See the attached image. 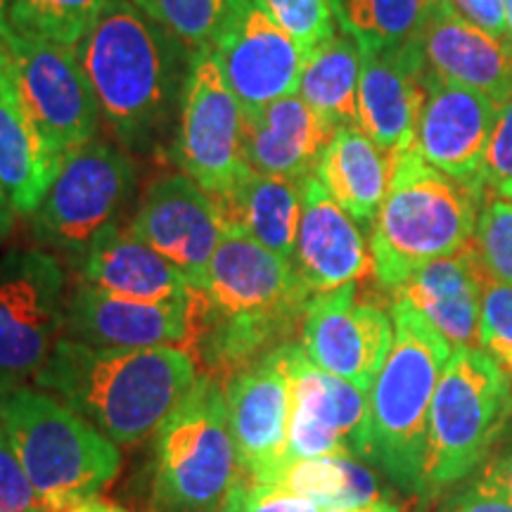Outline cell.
<instances>
[{"instance_id": "obj_1", "label": "cell", "mask_w": 512, "mask_h": 512, "mask_svg": "<svg viewBox=\"0 0 512 512\" xmlns=\"http://www.w3.org/2000/svg\"><path fill=\"white\" fill-rule=\"evenodd\" d=\"M313 294L292 261L242 233H226L195 290L188 349L202 373L226 382L302 332Z\"/></svg>"}, {"instance_id": "obj_2", "label": "cell", "mask_w": 512, "mask_h": 512, "mask_svg": "<svg viewBox=\"0 0 512 512\" xmlns=\"http://www.w3.org/2000/svg\"><path fill=\"white\" fill-rule=\"evenodd\" d=\"M74 53L114 138L136 152L155 147L181 107L192 50L133 0H110Z\"/></svg>"}, {"instance_id": "obj_3", "label": "cell", "mask_w": 512, "mask_h": 512, "mask_svg": "<svg viewBox=\"0 0 512 512\" xmlns=\"http://www.w3.org/2000/svg\"><path fill=\"white\" fill-rule=\"evenodd\" d=\"M185 347L114 349L62 337L34 384L119 448L150 439L197 380Z\"/></svg>"}, {"instance_id": "obj_4", "label": "cell", "mask_w": 512, "mask_h": 512, "mask_svg": "<svg viewBox=\"0 0 512 512\" xmlns=\"http://www.w3.org/2000/svg\"><path fill=\"white\" fill-rule=\"evenodd\" d=\"M394 344L370 392L368 460L401 491L425 496L430 408L453 344L411 304L392 306Z\"/></svg>"}, {"instance_id": "obj_5", "label": "cell", "mask_w": 512, "mask_h": 512, "mask_svg": "<svg viewBox=\"0 0 512 512\" xmlns=\"http://www.w3.org/2000/svg\"><path fill=\"white\" fill-rule=\"evenodd\" d=\"M482 202V192L441 174L418 152L399 155L370 226V254L380 285L396 292L422 266L470 247Z\"/></svg>"}, {"instance_id": "obj_6", "label": "cell", "mask_w": 512, "mask_h": 512, "mask_svg": "<svg viewBox=\"0 0 512 512\" xmlns=\"http://www.w3.org/2000/svg\"><path fill=\"white\" fill-rule=\"evenodd\" d=\"M0 427L50 512L95 501L121 470L119 446L38 387L0 392Z\"/></svg>"}, {"instance_id": "obj_7", "label": "cell", "mask_w": 512, "mask_h": 512, "mask_svg": "<svg viewBox=\"0 0 512 512\" xmlns=\"http://www.w3.org/2000/svg\"><path fill=\"white\" fill-rule=\"evenodd\" d=\"M242 475L223 382L200 373L152 434V503L157 512H221Z\"/></svg>"}, {"instance_id": "obj_8", "label": "cell", "mask_w": 512, "mask_h": 512, "mask_svg": "<svg viewBox=\"0 0 512 512\" xmlns=\"http://www.w3.org/2000/svg\"><path fill=\"white\" fill-rule=\"evenodd\" d=\"M512 418V380L475 347H456L430 408L425 496L463 482L489 458Z\"/></svg>"}, {"instance_id": "obj_9", "label": "cell", "mask_w": 512, "mask_h": 512, "mask_svg": "<svg viewBox=\"0 0 512 512\" xmlns=\"http://www.w3.org/2000/svg\"><path fill=\"white\" fill-rule=\"evenodd\" d=\"M169 155L211 197L252 174L245 159V110L209 46L192 53Z\"/></svg>"}, {"instance_id": "obj_10", "label": "cell", "mask_w": 512, "mask_h": 512, "mask_svg": "<svg viewBox=\"0 0 512 512\" xmlns=\"http://www.w3.org/2000/svg\"><path fill=\"white\" fill-rule=\"evenodd\" d=\"M67 275L43 249L0 256V392L46 366L67 320Z\"/></svg>"}, {"instance_id": "obj_11", "label": "cell", "mask_w": 512, "mask_h": 512, "mask_svg": "<svg viewBox=\"0 0 512 512\" xmlns=\"http://www.w3.org/2000/svg\"><path fill=\"white\" fill-rule=\"evenodd\" d=\"M133 190L136 166L126 152L98 138L76 147L64 155L53 188L34 214L36 238L81 259L102 230L117 223Z\"/></svg>"}, {"instance_id": "obj_12", "label": "cell", "mask_w": 512, "mask_h": 512, "mask_svg": "<svg viewBox=\"0 0 512 512\" xmlns=\"http://www.w3.org/2000/svg\"><path fill=\"white\" fill-rule=\"evenodd\" d=\"M0 62L22 110L62 155L95 140L100 107L74 48L8 27L0 31Z\"/></svg>"}, {"instance_id": "obj_13", "label": "cell", "mask_w": 512, "mask_h": 512, "mask_svg": "<svg viewBox=\"0 0 512 512\" xmlns=\"http://www.w3.org/2000/svg\"><path fill=\"white\" fill-rule=\"evenodd\" d=\"M209 48L242 110L297 95L309 55L268 15L261 0H233Z\"/></svg>"}, {"instance_id": "obj_14", "label": "cell", "mask_w": 512, "mask_h": 512, "mask_svg": "<svg viewBox=\"0 0 512 512\" xmlns=\"http://www.w3.org/2000/svg\"><path fill=\"white\" fill-rule=\"evenodd\" d=\"M297 349L294 342L283 344L223 382L242 472L256 482H268L285 465Z\"/></svg>"}, {"instance_id": "obj_15", "label": "cell", "mask_w": 512, "mask_h": 512, "mask_svg": "<svg viewBox=\"0 0 512 512\" xmlns=\"http://www.w3.org/2000/svg\"><path fill=\"white\" fill-rule=\"evenodd\" d=\"M302 349L313 366L373 392L394 344V320L356 302V283L313 294L302 323Z\"/></svg>"}, {"instance_id": "obj_16", "label": "cell", "mask_w": 512, "mask_h": 512, "mask_svg": "<svg viewBox=\"0 0 512 512\" xmlns=\"http://www.w3.org/2000/svg\"><path fill=\"white\" fill-rule=\"evenodd\" d=\"M128 230L169 259L192 290L202 285L211 256L226 235L214 197L185 174L157 178Z\"/></svg>"}, {"instance_id": "obj_17", "label": "cell", "mask_w": 512, "mask_h": 512, "mask_svg": "<svg viewBox=\"0 0 512 512\" xmlns=\"http://www.w3.org/2000/svg\"><path fill=\"white\" fill-rule=\"evenodd\" d=\"M425 91L411 150L441 174L479 190L477 176L501 105L484 93L439 79L430 69L425 76Z\"/></svg>"}, {"instance_id": "obj_18", "label": "cell", "mask_w": 512, "mask_h": 512, "mask_svg": "<svg viewBox=\"0 0 512 512\" xmlns=\"http://www.w3.org/2000/svg\"><path fill=\"white\" fill-rule=\"evenodd\" d=\"M425 76L418 36L396 46H361L358 128L389 155L399 157L413 147L427 95Z\"/></svg>"}, {"instance_id": "obj_19", "label": "cell", "mask_w": 512, "mask_h": 512, "mask_svg": "<svg viewBox=\"0 0 512 512\" xmlns=\"http://www.w3.org/2000/svg\"><path fill=\"white\" fill-rule=\"evenodd\" d=\"M195 294L178 302H136L79 285L67 304L64 335L91 347H188Z\"/></svg>"}, {"instance_id": "obj_20", "label": "cell", "mask_w": 512, "mask_h": 512, "mask_svg": "<svg viewBox=\"0 0 512 512\" xmlns=\"http://www.w3.org/2000/svg\"><path fill=\"white\" fill-rule=\"evenodd\" d=\"M415 36L434 76L484 93L496 105L512 95V43L486 34L460 15L451 0H427Z\"/></svg>"}, {"instance_id": "obj_21", "label": "cell", "mask_w": 512, "mask_h": 512, "mask_svg": "<svg viewBox=\"0 0 512 512\" xmlns=\"http://www.w3.org/2000/svg\"><path fill=\"white\" fill-rule=\"evenodd\" d=\"M292 268L311 294L358 283L373 271V254L361 228L332 200L316 174L302 181V219Z\"/></svg>"}, {"instance_id": "obj_22", "label": "cell", "mask_w": 512, "mask_h": 512, "mask_svg": "<svg viewBox=\"0 0 512 512\" xmlns=\"http://www.w3.org/2000/svg\"><path fill=\"white\" fill-rule=\"evenodd\" d=\"M486 280L489 273L472 242L463 252L415 271L396 290V299L411 304L453 347H472L479 335Z\"/></svg>"}, {"instance_id": "obj_23", "label": "cell", "mask_w": 512, "mask_h": 512, "mask_svg": "<svg viewBox=\"0 0 512 512\" xmlns=\"http://www.w3.org/2000/svg\"><path fill=\"white\" fill-rule=\"evenodd\" d=\"M79 268L81 285L136 302H178L195 294L188 278L169 259L117 223L91 242Z\"/></svg>"}, {"instance_id": "obj_24", "label": "cell", "mask_w": 512, "mask_h": 512, "mask_svg": "<svg viewBox=\"0 0 512 512\" xmlns=\"http://www.w3.org/2000/svg\"><path fill=\"white\" fill-rule=\"evenodd\" d=\"M335 136L299 95L245 110V159L264 176L304 181L318 169L325 145Z\"/></svg>"}, {"instance_id": "obj_25", "label": "cell", "mask_w": 512, "mask_h": 512, "mask_svg": "<svg viewBox=\"0 0 512 512\" xmlns=\"http://www.w3.org/2000/svg\"><path fill=\"white\" fill-rule=\"evenodd\" d=\"M396 159L358 126H342L325 145L316 176L351 219L361 226H373L392 183Z\"/></svg>"}, {"instance_id": "obj_26", "label": "cell", "mask_w": 512, "mask_h": 512, "mask_svg": "<svg viewBox=\"0 0 512 512\" xmlns=\"http://www.w3.org/2000/svg\"><path fill=\"white\" fill-rule=\"evenodd\" d=\"M223 233H242L292 261L302 219V181L252 171L228 192L214 197Z\"/></svg>"}, {"instance_id": "obj_27", "label": "cell", "mask_w": 512, "mask_h": 512, "mask_svg": "<svg viewBox=\"0 0 512 512\" xmlns=\"http://www.w3.org/2000/svg\"><path fill=\"white\" fill-rule=\"evenodd\" d=\"M64 155L34 126L8 91L0 100V185L17 216H34L53 188Z\"/></svg>"}, {"instance_id": "obj_28", "label": "cell", "mask_w": 512, "mask_h": 512, "mask_svg": "<svg viewBox=\"0 0 512 512\" xmlns=\"http://www.w3.org/2000/svg\"><path fill=\"white\" fill-rule=\"evenodd\" d=\"M292 413L339 434L347 441L351 456L368 460L370 392L313 366L302 344L292 366Z\"/></svg>"}, {"instance_id": "obj_29", "label": "cell", "mask_w": 512, "mask_h": 512, "mask_svg": "<svg viewBox=\"0 0 512 512\" xmlns=\"http://www.w3.org/2000/svg\"><path fill=\"white\" fill-rule=\"evenodd\" d=\"M361 46L347 31H335L306 55L297 95L330 128L358 126Z\"/></svg>"}, {"instance_id": "obj_30", "label": "cell", "mask_w": 512, "mask_h": 512, "mask_svg": "<svg viewBox=\"0 0 512 512\" xmlns=\"http://www.w3.org/2000/svg\"><path fill=\"white\" fill-rule=\"evenodd\" d=\"M268 484L316 503L323 512L384 501L375 472L354 456L294 460L280 467Z\"/></svg>"}, {"instance_id": "obj_31", "label": "cell", "mask_w": 512, "mask_h": 512, "mask_svg": "<svg viewBox=\"0 0 512 512\" xmlns=\"http://www.w3.org/2000/svg\"><path fill=\"white\" fill-rule=\"evenodd\" d=\"M427 0H332L339 29L361 46H396L418 34Z\"/></svg>"}, {"instance_id": "obj_32", "label": "cell", "mask_w": 512, "mask_h": 512, "mask_svg": "<svg viewBox=\"0 0 512 512\" xmlns=\"http://www.w3.org/2000/svg\"><path fill=\"white\" fill-rule=\"evenodd\" d=\"M110 0H10L8 24L17 34L76 48Z\"/></svg>"}, {"instance_id": "obj_33", "label": "cell", "mask_w": 512, "mask_h": 512, "mask_svg": "<svg viewBox=\"0 0 512 512\" xmlns=\"http://www.w3.org/2000/svg\"><path fill=\"white\" fill-rule=\"evenodd\" d=\"M192 53L214 43L233 0H133Z\"/></svg>"}, {"instance_id": "obj_34", "label": "cell", "mask_w": 512, "mask_h": 512, "mask_svg": "<svg viewBox=\"0 0 512 512\" xmlns=\"http://www.w3.org/2000/svg\"><path fill=\"white\" fill-rule=\"evenodd\" d=\"M475 247L489 278L512 285V200L494 195L482 202Z\"/></svg>"}, {"instance_id": "obj_35", "label": "cell", "mask_w": 512, "mask_h": 512, "mask_svg": "<svg viewBox=\"0 0 512 512\" xmlns=\"http://www.w3.org/2000/svg\"><path fill=\"white\" fill-rule=\"evenodd\" d=\"M477 342L512 380V285L486 280Z\"/></svg>"}, {"instance_id": "obj_36", "label": "cell", "mask_w": 512, "mask_h": 512, "mask_svg": "<svg viewBox=\"0 0 512 512\" xmlns=\"http://www.w3.org/2000/svg\"><path fill=\"white\" fill-rule=\"evenodd\" d=\"M261 5L309 53L335 34L332 0H261Z\"/></svg>"}, {"instance_id": "obj_37", "label": "cell", "mask_w": 512, "mask_h": 512, "mask_svg": "<svg viewBox=\"0 0 512 512\" xmlns=\"http://www.w3.org/2000/svg\"><path fill=\"white\" fill-rule=\"evenodd\" d=\"M221 512H323L316 503L294 496L290 491L268 482L242 475L240 482L230 489Z\"/></svg>"}, {"instance_id": "obj_38", "label": "cell", "mask_w": 512, "mask_h": 512, "mask_svg": "<svg viewBox=\"0 0 512 512\" xmlns=\"http://www.w3.org/2000/svg\"><path fill=\"white\" fill-rule=\"evenodd\" d=\"M0 512H50L38 498L3 427H0Z\"/></svg>"}, {"instance_id": "obj_39", "label": "cell", "mask_w": 512, "mask_h": 512, "mask_svg": "<svg viewBox=\"0 0 512 512\" xmlns=\"http://www.w3.org/2000/svg\"><path fill=\"white\" fill-rule=\"evenodd\" d=\"M512 185V95L498 107V119L491 133L482 171L477 176V188L494 195H503Z\"/></svg>"}, {"instance_id": "obj_40", "label": "cell", "mask_w": 512, "mask_h": 512, "mask_svg": "<svg viewBox=\"0 0 512 512\" xmlns=\"http://www.w3.org/2000/svg\"><path fill=\"white\" fill-rule=\"evenodd\" d=\"M465 19L484 29L498 41L510 43L508 38V22H505V0H451Z\"/></svg>"}, {"instance_id": "obj_41", "label": "cell", "mask_w": 512, "mask_h": 512, "mask_svg": "<svg viewBox=\"0 0 512 512\" xmlns=\"http://www.w3.org/2000/svg\"><path fill=\"white\" fill-rule=\"evenodd\" d=\"M439 512H512V503L472 484L458 494L448 496Z\"/></svg>"}, {"instance_id": "obj_42", "label": "cell", "mask_w": 512, "mask_h": 512, "mask_svg": "<svg viewBox=\"0 0 512 512\" xmlns=\"http://www.w3.org/2000/svg\"><path fill=\"white\" fill-rule=\"evenodd\" d=\"M479 489L489 491L512 503V444L498 451L494 458L486 460L482 475L475 482Z\"/></svg>"}, {"instance_id": "obj_43", "label": "cell", "mask_w": 512, "mask_h": 512, "mask_svg": "<svg viewBox=\"0 0 512 512\" xmlns=\"http://www.w3.org/2000/svg\"><path fill=\"white\" fill-rule=\"evenodd\" d=\"M15 216L17 211L12 209L8 195H5L3 185H0V240H5L12 233V228H15Z\"/></svg>"}, {"instance_id": "obj_44", "label": "cell", "mask_w": 512, "mask_h": 512, "mask_svg": "<svg viewBox=\"0 0 512 512\" xmlns=\"http://www.w3.org/2000/svg\"><path fill=\"white\" fill-rule=\"evenodd\" d=\"M325 512H401V510L389 501H375L368 505H356V508H335V510H325Z\"/></svg>"}, {"instance_id": "obj_45", "label": "cell", "mask_w": 512, "mask_h": 512, "mask_svg": "<svg viewBox=\"0 0 512 512\" xmlns=\"http://www.w3.org/2000/svg\"><path fill=\"white\" fill-rule=\"evenodd\" d=\"M72 512H128V510L119 508V505H114V503H105V501H98V498H95V501L83 503V505H79V508H74Z\"/></svg>"}, {"instance_id": "obj_46", "label": "cell", "mask_w": 512, "mask_h": 512, "mask_svg": "<svg viewBox=\"0 0 512 512\" xmlns=\"http://www.w3.org/2000/svg\"><path fill=\"white\" fill-rule=\"evenodd\" d=\"M8 10H10V0H0V31L8 29Z\"/></svg>"}, {"instance_id": "obj_47", "label": "cell", "mask_w": 512, "mask_h": 512, "mask_svg": "<svg viewBox=\"0 0 512 512\" xmlns=\"http://www.w3.org/2000/svg\"><path fill=\"white\" fill-rule=\"evenodd\" d=\"M505 22H508V38L512 43V0H505Z\"/></svg>"}, {"instance_id": "obj_48", "label": "cell", "mask_w": 512, "mask_h": 512, "mask_svg": "<svg viewBox=\"0 0 512 512\" xmlns=\"http://www.w3.org/2000/svg\"><path fill=\"white\" fill-rule=\"evenodd\" d=\"M5 91H8V74H5L3 62H0V100H3Z\"/></svg>"}, {"instance_id": "obj_49", "label": "cell", "mask_w": 512, "mask_h": 512, "mask_svg": "<svg viewBox=\"0 0 512 512\" xmlns=\"http://www.w3.org/2000/svg\"><path fill=\"white\" fill-rule=\"evenodd\" d=\"M503 197H510V200H512V185H510V188H508V190H505V192H503Z\"/></svg>"}]
</instances>
